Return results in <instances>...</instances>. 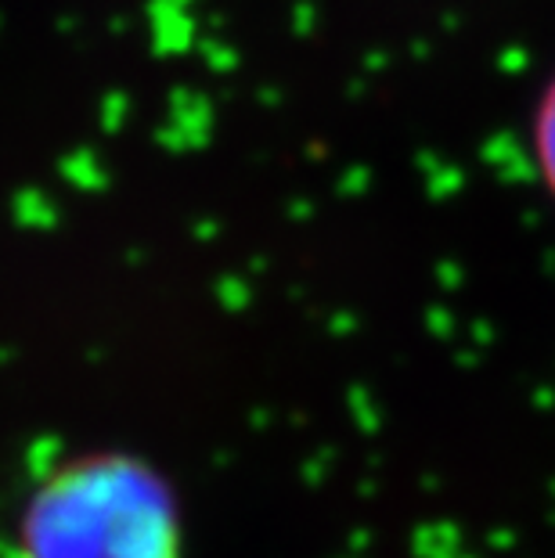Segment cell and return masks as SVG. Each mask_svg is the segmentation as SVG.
Here are the masks:
<instances>
[{"instance_id":"obj_1","label":"cell","mask_w":555,"mask_h":558,"mask_svg":"<svg viewBox=\"0 0 555 558\" xmlns=\"http://www.w3.org/2000/svg\"><path fill=\"white\" fill-rule=\"evenodd\" d=\"M173 483L141 454L94 450L37 483L19 519V558H181Z\"/></svg>"},{"instance_id":"obj_2","label":"cell","mask_w":555,"mask_h":558,"mask_svg":"<svg viewBox=\"0 0 555 558\" xmlns=\"http://www.w3.org/2000/svg\"><path fill=\"white\" fill-rule=\"evenodd\" d=\"M530 156L548 198L555 202V76H548L538 94L534 120H530Z\"/></svg>"}]
</instances>
